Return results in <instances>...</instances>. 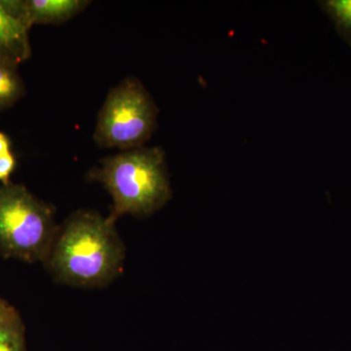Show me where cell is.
I'll use <instances>...</instances> for the list:
<instances>
[{
	"label": "cell",
	"instance_id": "6da1fadb",
	"mask_svg": "<svg viewBox=\"0 0 351 351\" xmlns=\"http://www.w3.org/2000/svg\"><path fill=\"white\" fill-rule=\"evenodd\" d=\"M125 247L110 217L80 210L59 226L44 265L57 283L106 287L121 274Z\"/></svg>",
	"mask_w": 351,
	"mask_h": 351
},
{
	"label": "cell",
	"instance_id": "7a4b0ae2",
	"mask_svg": "<svg viewBox=\"0 0 351 351\" xmlns=\"http://www.w3.org/2000/svg\"><path fill=\"white\" fill-rule=\"evenodd\" d=\"M91 181L101 182L112 198L110 218L124 215L145 217L171 198L165 152L160 147H141L106 157L90 171Z\"/></svg>",
	"mask_w": 351,
	"mask_h": 351
},
{
	"label": "cell",
	"instance_id": "3957f363",
	"mask_svg": "<svg viewBox=\"0 0 351 351\" xmlns=\"http://www.w3.org/2000/svg\"><path fill=\"white\" fill-rule=\"evenodd\" d=\"M59 226L54 210L22 184L0 186V254L25 262H45Z\"/></svg>",
	"mask_w": 351,
	"mask_h": 351
},
{
	"label": "cell",
	"instance_id": "277c9868",
	"mask_svg": "<svg viewBox=\"0 0 351 351\" xmlns=\"http://www.w3.org/2000/svg\"><path fill=\"white\" fill-rule=\"evenodd\" d=\"M156 105L142 82L128 77L108 93L97 120L96 144L120 151L144 147L156 131Z\"/></svg>",
	"mask_w": 351,
	"mask_h": 351
},
{
	"label": "cell",
	"instance_id": "5b68a950",
	"mask_svg": "<svg viewBox=\"0 0 351 351\" xmlns=\"http://www.w3.org/2000/svg\"><path fill=\"white\" fill-rule=\"evenodd\" d=\"M29 31L21 17L19 0H0V58L18 66L29 60Z\"/></svg>",
	"mask_w": 351,
	"mask_h": 351
},
{
	"label": "cell",
	"instance_id": "8992f818",
	"mask_svg": "<svg viewBox=\"0 0 351 351\" xmlns=\"http://www.w3.org/2000/svg\"><path fill=\"white\" fill-rule=\"evenodd\" d=\"M90 3L86 0H19V10L21 17L31 29L38 24H64Z\"/></svg>",
	"mask_w": 351,
	"mask_h": 351
},
{
	"label": "cell",
	"instance_id": "52a82bcc",
	"mask_svg": "<svg viewBox=\"0 0 351 351\" xmlns=\"http://www.w3.org/2000/svg\"><path fill=\"white\" fill-rule=\"evenodd\" d=\"M18 66L0 58V112L12 107L25 93Z\"/></svg>",
	"mask_w": 351,
	"mask_h": 351
},
{
	"label": "cell",
	"instance_id": "ba28073f",
	"mask_svg": "<svg viewBox=\"0 0 351 351\" xmlns=\"http://www.w3.org/2000/svg\"><path fill=\"white\" fill-rule=\"evenodd\" d=\"M318 3L334 23L339 36L351 47V0H322Z\"/></svg>",
	"mask_w": 351,
	"mask_h": 351
},
{
	"label": "cell",
	"instance_id": "9c48e42d",
	"mask_svg": "<svg viewBox=\"0 0 351 351\" xmlns=\"http://www.w3.org/2000/svg\"><path fill=\"white\" fill-rule=\"evenodd\" d=\"M0 351H25L22 324L13 309L0 320Z\"/></svg>",
	"mask_w": 351,
	"mask_h": 351
},
{
	"label": "cell",
	"instance_id": "30bf717a",
	"mask_svg": "<svg viewBox=\"0 0 351 351\" xmlns=\"http://www.w3.org/2000/svg\"><path fill=\"white\" fill-rule=\"evenodd\" d=\"M16 159L12 152L0 156V182L5 184L9 182V178L15 169Z\"/></svg>",
	"mask_w": 351,
	"mask_h": 351
},
{
	"label": "cell",
	"instance_id": "8fae6325",
	"mask_svg": "<svg viewBox=\"0 0 351 351\" xmlns=\"http://www.w3.org/2000/svg\"><path fill=\"white\" fill-rule=\"evenodd\" d=\"M8 152H11L10 142H9V138L5 134L0 132V156L8 154Z\"/></svg>",
	"mask_w": 351,
	"mask_h": 351
},
{
	"label": "cell",
	"instance_id": "7c38bea8",
	"mask_svg": "<svg viewBox=\"0 0 351 351\" xmlns=\"http://www.w3.org/2000/svg\"><path fill=\"white\" fill-rule=\"evenodd\" d=\"M8 309L9 308L6 306V304H4L3 302L0 301V320H1V318L3 317L4 314L7 313Z\"/></svg>",
	"mask_w": 351,
	"mask_h": 351
}]
</instances>
